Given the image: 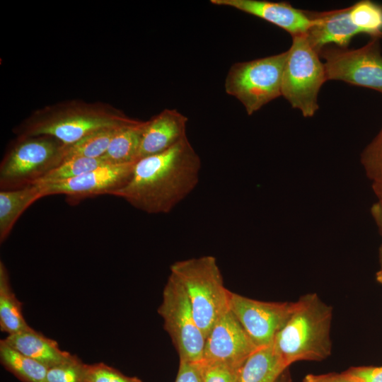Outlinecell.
<instances>
[{"instance_id": "6da1fadb", "label": "cell", "mask_w": 382, "mask_h": 382, "mask_svg": "<svg viewBox=\"0 0 382 382\" xmlns=\"http://www.w3.org/2000/svg\"><path fill=\"white\" fill-rule=\"evenodd\" d=\"M202 161L185 137L168 149L139 159L128 182L112 196L149 214H168L197 187Z\"/></svg>"}, {"instance_id": "7a4b0ae2", "label": "cell", "mask_w": 382, "mask_h": 382, "mask_svg": "<svg viewBox=\"0 0 382 382\" xmlns=\"http://www.w3.org/2000/svg\"><path fill=\"white\" fill-rule=\"evenodd\" d=\"M294 302L292 313L272 342L288 367L297 361H321L332 351V306L315 293L304 294Z\"/></svg>"}, {"instance_id": "3957f363", "label": "cell", "mask_w": 382, "mask_h": 382, "mask_svg": "<svg viewBox=\"0 0 382 382\" xmlns=\"http://www.w3.org/2000/svg\"><path fill=\"white\" fill-rule=\"evenodd\" d=\"M135 121L110 106L70 102L37 111L15 132L18 137L50 136L68 146L95 131Z\"/></svg>"}, {"instance_id": "277c9868", "label": "cell", "mask_w": 382, "mask_h": 382, "mask_svg": "<svg viewBox=\"0 0 382 382\" xmlns=\"http://www.w3.org/2000/svg\"><path fill=\"white\" fill-rule=\"evenodd\" d=\"M189 298L196 323L205 338L229 309L230 291L216 258L204 255L177 261L170 267Z\"/></svg>"}, {"instance_id": "5b68a950", "label": "cell", "mask_w": 382, "mask_h": 382, "mask_svg": "<svg viewBox=\"0 0 382 382\" xmlns=\"http://www.w3.org/2000/svg\"><path fill=\"white\" fill-rule=\"evenodd\" d=\"M320 57L306 35L292 37L283 71L282 96L305 117L313 116L318 110V93L328 81Z\"/></svg>"}, {"instance_id": "8992f818", "label": "cell", "mask_w": 382, "mask_h": 382, "mask_svg": "<svg viewBox=\"0 0 382 382\" xmlns=\"http://www.w3.org/2000/svg\"><path fill=\"white\" fill-rule=\"evenodd\" d=\"M64 146L50 136L18 137L1 162V190L33 185L64 160Z\"/></svg>"}, {"instance_id": "52a82bcc", "label": "cell", "mask_w": 382, "mask_h": 382, "mask_svg": "<svg viewBox=\"0 0 382 382\" xmlns=\"http://www.w3.org/2000/svg\"><path fill=\"white\" fill-rule=\"evenodd\" d=\"M286 57L287 51L233 64L225 79V91L243 104L248 115H253L282 96Z\"/></svg>"}, {"instance_id": "ba28073f", "label": "cell", "mask_w": 382, "mask_h": 382, "mask_svg": "<svg viewBox=\"0 0 382 382\" xmlns=\"http://www.w3.org/2000/svg\"><path fill=\"white\" fill-rule=\"evenodd\" d=\"M158 313L179 356V361L199 363L205 337L197 325L185 290L171 274L163 290Z\"/></svg>"}, {"instance_id": "9c48e42d", "label": "cell", "mask_w": 382, "mask_h": 382, "mask_svg": "<svg viewBox=\"0 0 382 382\" xmlns=\"http://www.w3.org/2000/svg\"><path fill=\"white\" fill-rule=\"evenodd\" d=\"M324 59L328 81H341L382 94V54L378 38L361 47L348 49L335 45L320 52Z\"/></svg>"}, {"instance_id": "30bf717a", "label": "cell", "mask_w": 382, "mask_h": 382, "mask_svg": "<svg viewBox=\"0 0 382 382\" xmlns=\"http://www.w3.org/2000/svg\"><path fill=\"white\" fill-rule=\"evenodd\" d=\"M294 305V301H258L232 291L229 295V310L257 348L272 343Z\"/></svg>"}, {"instance_id": "8fae6325", "label": "cell", "mask_w": 382, "mask_h": 382, "mask_svg": "<svg viewBox=\"0 0 382 382\" xmlns=\"http://www.w3.org/2000/svg\"><path fill=\"white\" fill-rule=\"evenodd\" d=\"M257 349L228 309L206 337L200 363L240 368Z\"/></svg>"}, {"instance_id": "7c38bea8", "label": "cell", "mask_w": 382, "mask_h": 382, "mask_svg": "<svg viewBox=\"0 0 382 382\" xmlns=\"http://www.w3.org/2000/svg\"><path fill=\"white\" fill-rule=\"evenodd\" d=\"M135 163H105L72 179L37 185H40L43 197L65 195L75 202L97 195H112L128 182Z\"/></svg>"}, {"instance_id": "4fadbf2b", "label": "cell", "mask_w": 382, "mask_h": 382, "mask_svg": "<svg viewBox=\"0 0 382 382\" xmlns=\"http://www.w3.org/2000/svg\"><path fill=\"white\" fill-rule=\"evenodd\" d=\"M216 6H228L257 16L286 30L292 37L306 35L311 25L308 11L287 2L265 0H211Z\"/></svg>"}, {"instance_id": "5bb4252c", "label": "cell", "mask_w": 382, "mask_h": 382, "mask_svg": "<svg viewBox=\"0 0 382 382\" xmlns=\"http://www.w3.org/2000/svg\"><path fill=\"white\" fill-rule=\"evenodd\" d=\"M350 7L322 12L309 11L311 25L306 37L319 54L325 47H347L352 38L362 32L353 24Z\"/></svg>"}, {"instance_id": "9a60e30c", "label": "cell", "mask_w": 382, "mask_h": 382, "mask_svg": "<svg viewBox=\"0 0 382 382\" xmlns=\"http://www.w3.org/2000/svg\"><path fill=\"white\" fill-rule=\"evenodd\" d=\"M187 117L174 109H166L146 121L138 160L159 154L187 137Z\"/></svg>"}, {"instance_id": "2e32d148", "label": "cell", "mask_w": 382, "mask_h": 382, "mask_svg": "<svg viewBox=\"0 0 382 382\" xmlns=\"http://www.w3.org/2000/svg\"><path fill=\"white\" fill-rule=\"evenodd\" d=\"M3 340L18 352L48 369L62 362L71 354L62 349L54 340L45 336L31 327L8 335Z\"/></svg>"}, {"instance_id": "e0dca14e", "label": "cell", "mask_w": 382, "mask_h": 382, "mask_svg": "<svg viewBox=\"0 0 382 382\" xmlns=\"http://www.w3.org/2000/svg\"><path fill=\"white\" fill-rule=\"evenodd\" d=\"M43 197L40 185L0 191V242L9 236L21 214L35 201Z\"/></svg>"}, {"instance_id": "ac0fdd59", "label": "cell", "mask_w": 382, "mask_h": 382, "mask_svg": "<svg viewBox=\"0 0 382 382\" xmlns=\"http://www.w3.org/2000/svg\"><path fill=\"white\" fill-rule=\"evenodd\" d=\"M288 368L272 343L247 358L239 369L238 382H276Z\"/></svg>"}, {"instance_id": "d6986e66", "label": "cell", "mask_w": 382, "mask_h": 382, "mask_svg": "<svg viewBox=\"0 0 382 382\" xmlns=\"http://www.w3.org/2000/svg\"><path fill=\"white\" fill-rule=\"evenodd\" d=\"M146 121L136 120L121 127L102 156L107 163L127 164L138 161L141 139Z\"/></svg>"}, {"instance_id": "ffe728a7", "label": "cell", "mask_w": 382, "mask_h": 382, "mask_svg": "<svg viewBox=\"0 0 382 382\" xmlns=\"http://www.w3.org/2000/svg\"><path fill=\"white\" fill-rule=\"evenodd\" d=\"M29 328L22 313V303L11 289L8 272L0 261V329L8 335Z\"/></svg>"}, {"instance_id": "44dd1931", "label": "cell", "mask_w": 382, "mask_h": 382, "mask_svg": "<svg viewBox=\"0 0 382 382\" xmlns=\"http://www.w3.org/2000/svg\"><path fill=\"white\" fill-rule=\"evenodd\" d=\"M0 361L3 366L22 382H47L48 368L0 340Z\"/></svg>"}, {"instance_id": "7402d4cb", "label": "cell", "mask_w": 382, "mask_h": 382, "mask_svg": "<svg viewBox=\"0 0 382 382\" xmlns=\"http://www.w3.org/2000/svg\"><path fill=\"white\" fill-rule=\"evenodd\" d=\"M124 126L101 129L87 134L71 145H64V160L73 157H102L115 134Z\"/></svg>"}, {"instance_id": "603a6c76", "label": "cell", "mask_w": 382, "mask_h": 382, "mask_svg": "<svg viewBox=\"0 0 382 382\" xmlns=\"http://www.w3.org/2000/svg\"><path fill=\"white\" fill-rule=\"evenodd\" d=\"M352 22L362 33L371 38L382 37V5L369 0H362L349 6Z\"/></svg>"}, {"instance_id": "cb8c5ba5", "label": "cell", "mask_w": 382, "mask_h": 382, "mask_svg": "<svg viewBox=\"0 0 382 382\" xmlns=\"http://www.w3.org/2000/svg\"><path fill=\"white\" fill-rule=\"evenodd\" d=\"M105 163L102 157L67 158L34 184L46 185L72 179Z\"/></svg>"}, {"instance_id": "d4e9b609", "label": "cell", "mask_w": 382, "mask_h": 382, "mask_svg": "<svg viewBox=\"0 0 382 382\" xmlns=\"http://www.w3.org/2000/svg\"><path fill=\"white\" fill-rule=\"evenodd\" d=\"M87 364L71 354L62 362L48 369L47 382H86Z\"/></svg>"}, {"instance_id": "484cf974", "label": "cell", "mask_w": 382, "mask_h": 382, "mask_svg": "<svg viewBox=\"0 0 382 382\" xmlns=\"http://www.w3.org/2000/svg\"><path fill=\"white\" fill-rule=\"evenodd\" d=\"M361 162L373 183L382 181V127L363 151Z\"/></svg>"}, {"instance_id": "4316f807", "label": "cell", "mask_w": 382, "mask_h": 382, "mask_svg": "<svg viewBox=\"0 0 382 382\" xmlns=\"http://www.w3.org/2000/svg\"><path fill=\"white\" fill-rule=\"evenodd\" d=\"M86 382H142L137 377L127 376L103 363L87 364Z\"/></svg>"}, {"instance_id": "83f0119b", "label": "cell", "mask_w": 382, "mask_h": 382, "mask_svg": "<svg viewBox=\"0 0 382 382\" xmlns=\"http://www.w3.org/2000/svg\"><path fill=\"white\" fill-rule=\"evenodd\" d=\"M200 364L202 382H238L241 367Z\"/></svg>"}, {"instance_id": "f1b7e54d", "label": "cell", "mask_w": 382, "mask_h": 382, "mask_svg": "<svg viewBox=\"0 0 382 382\" xmlns=\"http://www.w3.org/2000/svg\"><path fill=\"white\" fill-rule=\"evenodd\" d=\"M175 382H202L200 362L179 361V368Z\"/></svg>"}, {"instance_id": "f546056e", "label": "cell", "mask_w": 382, "mask_h": 382, "mask_svg": "<svg viewBox=\"0 0 382 382\" xmlns=\"http://www.w3.org/2000/svg\"><path fill=\"white\" fill-rule=\"evenodd\" d=\"M347 371L361 382H382V366L351 367Z\"/></svg>"}, {"instance_id": "4dcf8cb0", "label": "cell", "mask_w": 382, "mask_h": 382, "mask_svg": "<svg viewBox=\"0 0 382 382\" xmlns=\"http://www.w3.org/2000/svg\"><path fill=\"white\" fill-rule=\"evenodd\" d=\"M302 382H361L347 371L342 373L308 374Z\"/></svg>"}, {"instance_id": "1f68e13d", "label": "cell", "mask_w": 382, "mask_h": 382, "mask_svg": "<svg viewBox=\"0 0 382 382\" xmlns=\"http://www.w3.org/2000/svg\"><path fill=\"white\" fill-rule=\"evenodd\" d=\"M371 214L382 233V200L378 199L371 207Z\"/></svg>"}, {"instance_id": "d6a6232c", "label": "cell", "mask_w": 382, "mask_h": 382, "mask_svg": "<svg viewBox=\"0 0 382 382\" xmlns=\"http://www.w3.org/2000/svg\"><path fill=\"white\" fill-rule=\"evenodd\" d=\"M372 187L378 199L382 200V181L373 183Z\"/></svg>"}, {"instance_id": "836d02e7", "label": "cell", "mask_w": 382, "mask_h": 382, "mask_svg": "<svg viewBox=\"0 0 382 382\" xmlns=\"http://www.w3.org/2000/svg\"><path fill=\"white\" fill-rule=\"evenodd\" d=\"M276 382H291V377L289 369H286L277 379Z\"/></svg>"}, {"instance_id": "e575fe53", "label": "cell", "mask_w": 382, "mask_h": 382, "mask_svg": "<svg viewBox=\"0 0 382 382\" xmlns=\"http://www.w3.org/2000/svg\"><path fill=\"white\" fill-rule=\"evenodd\" d=\"M380 254H381V270L378 272V278L379 279V281H381L382 282V245L381 247V251H380Z\"/></svg>"}]
</instances>
